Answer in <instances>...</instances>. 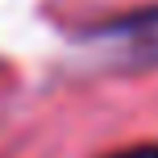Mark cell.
I'll return each instance as SVG.
<instances>
[{"label": "cell", "instance_id": "cell-2", "mask_svg": "<svg viewBox=\"0 0 158 158\" xmlns=\"http://www.w3.org/2000/svg\"><path fill=\"white\" fill-rule=\"evenodd\" d=\"M112 158H158V146H133V150H121Z\"/></svg>", "mask_w": 158, "mask_h": 158}, {"label": "cell", "instance_id": "cell-1", "mask_svg": "<svg viewBox=\"0 0 158 158\" xmlns=\"http://www.w3.org/2000/svg\"><path fill=\"white\" fill-rule=\"evenodd\" d=\"M108 38H129V50L137 58H158V8H146V13H129L125 21L108 25Z\"/></svg>", "mask_w": 158, "mask_h": 158}]
</instances>
